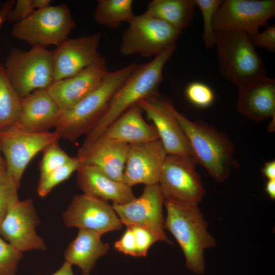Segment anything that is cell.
I'll use <instances>...</instances> for the list:
<instances>
[{
    "label": "cell",
    "instance_id": "21",
    "mask_svg": "<svg viewBox=\"0 0 275 275\" xmlns=\"http://www.w3.org/2000/svg\"><path fill=\"white\" fill-rule=\"evenodd\" d=\"M76 171V184L84 195L118 204L136 198L131 187L113 180L96 166L80 165Z\"/></svg>",
    "mask_w": 275,
    "mask_h": 275
},
{
    "label": "cell",
    "instance_id": "12",
    "mask_svg": "<svg viewBox=\"0 0 275 275\" xmlns=\"http://www.w3.org/2000/svg\"><path fill=\"white\" fill-rule=\"evenodd\" d=\"M274 15V0L222 1L214 17L213 28L215 31L237 30L252 37Z\"/></svg>",
    "mask_w": 275,
    "mask_h": 275
},
{
    "label": "cell",
    "instance_id": "3",
    "mask_svg": "<svg viewBox=\"0 0 275 275\" xmlns=\"http://www.w3.org/2000/svg\"><path fill=\"white\" fill-rule=\"evenodd\" d=\"M167 211L164 228L174 237L185 259L186 268L204 273L205 250L214 247L216 240L208 231V222L198 205L164 200Z\"/></svg>",
    "mask_w": 275,
    "mask_h": 275
},
{
    "label": "cell",
    "instance_id": "35",
    "mask_svg": "<svg viewBox=\"0 0 275 275\" xmlns=\"http://www.w3.org/2000/svg\"><path fill=\"white\" fill-rule=\"evenodd\" d=\"M35 10L32 0H17L9 12L7 21L18 23L29 16Z\"/></svg>",
    "mask_w": 275,
    "mask_h": 275
},
{
    "label": "cell",
    "instance_id": "9",
    "mask_svg": "<svg viewBox=\"0 0 275 275\" xmlns=\"http://www.w3.org/2000/svg\"><path fill=\"white\" fill-rule=\"evenodd\" d=\"M60 139L55 131L34 132L17 124L0 130V150L5 157L6 169L18 187L23 173L34 157Z\"/></svg>",
    "mask_w": 275,
    "mask_h": 275
},
{
    "label": "cell",
    "instance_id": "39",
    "mask_svg": "<svg viewBox=\"0 0 275 275\" xmlns=\"http://www.w3.org/2000/svg\"><path fill=\"white\" fill-rule=\"evenodd\" d=\"M261 173L267 179H275V161L272 160L264 163L261 169Z\"/></svg>",
    "mask_w": 275,
    "mask_h": 275
},
{
    "label": "cell",
    "instance_id": "5",
    "mask_svg": "<svg viewBox=\"0 0 275 275\" xmlns=\"http://www.w3.org/2000/svg\"><path fill=\"white\" fill-rule=\"evenodd\" d=\"M214 46L222 75L239 88L266 76L263 60L246 33L215 31Z\"/></svg>",
    "mask_w": 275,
    "mask_h": 275
},
{
    "label": "cell",
    "instance_id": "20",
    "mask_svg": "<svg viewBox=\"0 0 275 275\" xmlns=\"http://www.w3.org/2000/svg\"><path fill=\"white\" fill-rule=\"evenodd\" d=\"M237 111L245 118L259 122L275 119V80L266 76L239 88Z\"/></svg>",
    "mask_w": 275,
    "mask_h": 275
},
{
    "label": "cell",
    "instance_id": "41",
    "mask_svg": "<svg viewBox=\"0 0 275 275\" xmlns=\"http://www.w3.org/2000/svg\"><path fill=\"white\" fill-rule=\"evenodd\" d=\"M265 191L271 200L275 199V179H268L265 187Z\"/></svg>",
    "mask_w": 275,
    "mask_h": 275
},
{
    "label": "cell",
    "instance_id": "32",
    "mask_svg": "<svg viewBox=\"0 0 275 275\" xmlns=\"http://www.w3.org/2000/svg\"><path fill=\"white\" fill-rule=\"evenodd\" d=\"M23 252L0 237V275H16Z\"/></svg>",
    "mask_w": 275,
    "mask_h": 275
},
{
    "label": "cell",
    "instance_id": "15",
    "mask_svg": "<svg viewBox=\"0 0 275 275\" xmlns=\"http://www.w3.org/2000/svg\"><path fill=\"white\" fill-rule=\"evenodd\" d=\"M39 224L32 200H18L11 207L0 224V235L22 252L46 250L43 239L36 232Z\"/></svg>",
    "mask_w": 275,
    "mask_h": 275
},
{
    "label": "cell",
    "instance_id": "16",
    "mask_svg": "<svg viewBox=\"0 0 275 275\" xmlns=\"http://www.w3.org/2000/svg\"><path fill=\"white\" fill-rule=\"evenodd\" d=\"M101 37L96 33L68 38L57 46L52 50L53 82L76 75L100 58Z\"/></svg>",
    "mask_w": 275,
    "mask_h": 275
},
{
    "label": "cell",
    "instance_id": "25",
    "mask_svg": "<svg viewBox=\"0 0 275 275\" xmlns=\"http://www.w3.org/2000/svg\"><path fill=\"white\" fill-rule=\"evenodd\" d=\"M196 5L194 0H152L145 14L161 19L182 32L191 23Z\"/></svg>",
    "mask_w": 275,
    "mask_h": 275
},
{
    "label": "cell",
    "instance_id": "34",
    "mask_svg": "<svg viewBox=\"0 0 275 275\" xmlns=\"http://www.w3.org/2000/svg\"><path fill=\"white\" fill-rule=\"evenodd\" d=\"M129 227H131L134 235L138 257H146L150 246L159 241L158 238L145 228L135 226Z\"/></svg>",
    "mask_w": 275,
    "mask_h": 275
},
{
    "label": "cell",
    "instance_id": "28",
    "mask_svg": "<svg viewBox=\"0 0 275 275\" xmlns=\"http://www.w3.org/2000/svg\"><path fill=\"white\" fill-rule=\"evenodd\" d=\"M81 165L80 159L76 156L71 160L52 171L42 179H40L37 187L39 196L44 197L57 185L68 179Z\"/></svg>",
    "mask_w": 275,
    "mask_h": 275
},
{
    "label": "cell",
    "instance_id": "2",
    "mask_svg": "<svg viewBox=\"0 0 275 275\" xmlns=\"http://www.w3.org/2000/svg\"><path fill=\"white\" fill-rule=\"evenodd\" d=\"M170 108L180 124L193 154L215 181L222 182L239 164L235 159V146L225 132L201 120L191 121L171 102Z\"/></svg>",
    "mask_w": 275,
    "mask_h": 275
},
{
    "label": "cell",
    "instance_id": "18",
    "mask_svg": "<svg viewBox=\"0 0 275 275\" xmlns=\"http://www.w3.org/2000/svg\"><path fill=\"white\" fill-rule=\"evenodd\" d=\"M108 71L106 59L101 57L76 75L53 81L47 89L61 111H65L93 92Z\"/></svg>",
    "mask_w": 275,
    "mask_h": 275
},
{
    "label": "cell",
    "instance_id": "23",
    "mask_svg": "<svg viewBox=\"0 0 275 275\" xmlns=\"http://www.w3.org/2000/svg\"><path fill=\"white\" fill-rule=\"evenodd\" d=\"M142 111L138 104L132 105L114 121L101 135L128 145L159 140L155 126L145 121Z\"/></svg>",
    "mask_w": 275,
    "mask_h": 275
},
{
    "label": "cell",
    "instance_id": "11",
    "mask_svg": "<svg viewBox=\"0 0 275 275\" xmlns=\"http://www.w3.org/2000/svg\"><path fill=\"white\" fill-rule=\"evenodd\" d=\"M164 198L158 184L145 185L142 194L128 203L112 206L123 225L145 228L159 241L172 244L164 232L162 208Z\"/></svg>",
    "mask_w": 275,
    "mask_h": 275
},
{
    "label": "cell",
    "instance_id": "31",
    "mask_svg": "<svg viewBox=\"0 0 275 275\" xmlns=\"http://www.w3.org/2000/svg\"><path fill=\"white\" fill-rule=\"evenodd\" d=\"M19 187L8 174L6 167L0 169V224L11 207L19 199Z\"/></svg>",
    "mask_w": 275,
    "mask_h": 275
},
{
    "label": "cell",
    "instance_id": "33",
    "mask_svg": "<svg viewBox=\"0 0 275 275\" xmlns=\"http://www.w3.org/2000/svg\"><path fill=\"white\" fill-rule=\"evenodd\" d=\"M187 100L196 107L204 108L210 106L214 100V94L210 87L201 82H193L185 89Z\"/></svg>",
    "mask_w": 275,
    "mask_h": 275
},
{
    "label": "cell",
    "instance_id": "22",
    "mask_svg": "<svg viewBox=\"0 0 275 275\" xmlns=\"http://www.w3.org/2000/svg\"><path fill=\"white\" fill-rule=\"evenodd\" d=\"M61 112L47 89H38L21 98L20 112L16 124L31 131H49L54 127Z\"/></svg>",
    "mask_w": 275,
    "mask_h": 275
},
{
    "label": "cell",
    "instance_id": "38",
    "mask_svg": "<svg viewBox=\"0 0 275 275\" xmlns=\"http://www.w3.org/2000/svg\"><path fill=\"white\" fill-rule=\"evenodd\" d=\"M15 1L7 0L0 6V29L3 23L7 21L8 15L13 7Z\"/></svg>",
    "mask_w": 275,
    "mask_h": 275
},
{
    "label": "cell",
    "instance_id": "30",
    "mask_svg": "<svg viewBox=\"0 0 275 275\" xmlns=\"http://www.w3.org/2000/svg\"><path fill=\"white\" fill-rule=\"evenodd\" d=\"M42 157L39 163L40 178L70 161V156L59 145L58 142L47 146L42 151Z\"/></svg>",
    "mask_w": 275,
    "mask_h": 275
},
{
    "label": "cell",
    "instance_id": "19",
    "mask_svg": "<svg viewBox=\"0 0 275 275\" xmlns=\"http://www.w3.org/2000/svg\"><path fill=\"white\" fill-rule=\"evenodd\" d=\"M129 145L104 135L79 148L76 156L81 165L96 166L114 180L123 182Z\"/></svg>",
    "mask_w": 275,
    "mask_h": 275
},
{
    "label": "cell",
    "instance_id": "14",
    "mask_svg": "<svg viewBox=\"0 0 275 275\" xmlns=\"http://www.w3.org/2000/svg\"><path fill=\"white\" fill-rule=\"evenodd\" d=\"M171 102L157 93L141 100L138 104L153 122L168 155L195 159L186 135L170 108Z\"/></svg>",
    "mask_w": 275,
    "mask_h": 275
},
{
    "label": "cell",
    "instance_id": "17",
    "mask_svg": "<svg viewBox=\"0 0 275 275\" xmlns=\"http://www.w3.org/2000/svg\"><path fill=\"white\" fill-rule=\"evenodd\" d=\"M167 155L159 139L129 145L123 182L131 187L138 184H158Z\"/></svg>",
    "mask_w": 275,
    "mask_h": 275
},
{
    "label": "cell",
    "instance_id": "40",
    "mask_svg": "<svg viewBox=\"0 0 275 275\" xmlns=\"http://www.w3.org/2000/svg\"><path fill=\"white\" fill-rule=\"evenodd\" d=\"M72 266L69 263L65 261L62 266L51 275H74Z\"/></svg>",
    "mask_w": 275,
    "mask_h": 275
},
{
    "label": "cell",
    "instance_id": "37",
    "mask_svg": "<svg viewBox=\"0 0 275 275\" xmlns=\"http://www.w3.org/2000/svg\"><path fill=\"white\" fill-rule=\"evenodd\" d=\"M254 45L263 48L269 51H275V26H268L262 32H257L250 37Z\"/></svg>",
    "mask_w": 275,
    "mask_h": 275
},
{
    "label": "cell",
    "instance_id": "43",
    "mask_svg": "<svg viewBox=\"0 0 275 275\" xmlns=\"http://www.w3.org/2000/svg\"><path fill=\"white\" fill-rule=\"evenodd\" d=\"M5 167H6L5 160L2 157L0 154V169Z\"/></svg>",
    "mask_w": 275,
    "mask_h": 275
},
{
    "label": "cell",
    "instance_id": "29",
    "mask_svg": "<svg viewBox=\"0 0 275 275\" xmlns=\"http://www.w3.org/2000/svg\"><path fill=\"white\" fill-rule=\"evenodd\" d=\"M200 9L203 21L202 39L205 47L209 49L214 46L215 31L213 20L216 12L220 6L221 0H194Z\"/></svg>",
    "mask_w": 275,
    "mask_h": 275
},
{
    "label": "cell",
    "instance_id": "10",
    "mask_svg": "<svg viewBox=\"0 0 275 275\" xmlns=\"http://www.w3.org/2000/svg\"><path fill=\"white\" fill-rule=\"evenodd\" d=\"M197 163L192 158L167 155L158 183L164 200L198 205L205 190L196 170Z\"/></svg>",
    "mask_w": 275,
    "mask_h": 275
},
{
    "label": "cell",
    "instance_id": "13",
    "mask_svg": "<svg viewBox=\"0 0 275 275\" xmlns=\"http://www.w3.org/2000/svg\"><path fill=\"white\" fill-rule=\"evenodd\" d=\"M64 225L89 229L103 235L122 229L123 224L112 205L99 198L75 195L62 214Z\"/></svg>",
    "mask_w": 275,
    "mask_h": 275
},
{
    "label": "cell",
    "instance_id": "4",
    "mask_svg": "<svg viewBox=\"0 0 275 275\" xmlns=\"http://www.w3.org/2000/svg\"><path fill=\"white\" fill-rule=\"evenodd\" d=\"M137 65L132 63L108 71L93 92L70 109L62 111L54 126L61 138L76 143L79 137L87 134L105 112L114 94Z\"/></svg>",
    "mask_w": 275,
    "mask_h": 275
},
{
    "label": "cell",
    "instance_id": "8",
    "mask_svg": "<svg viewBox=\"0 0 275 275\" xmlns=\"http://www.w3.org/2000/svg\"><path fill=\"white\" fill-rule=\"evenodd\" d=\"M181 32L158 18L144 13L135 15L122 34L120 53L155 58L175 45Z\"/></svg>",
    "mask_w": 275,
    "mask_h": 275
},
{
    "label": "cell",
    "instance_id": "26",
    "mask_svg": "<svg viewBox=\"0 0 275 275\" xmlns=\"http://www.w3.org/2000/svg\"><path fill=\"white\" fill-rule=\"evenodd\" d=\"M132 0H98L93 13L96 23L117 30L123 22L129 23L134 17Z\"/></svg>",
    "mask_w": 275,
    "mask_h": 275
},
{
    "label": "cell",
    "instance_id": "42",
    "mask_svg": "<svg viewBox=\"0 0 275 275\" xmlns=\"http://www.w3.org/2000/svg\"><path fill=\"white\" fill-rule=\"evenodd\" d=\"M33 6L35 10H40L50 6V0H32Z\"/></svg>",
    "mask_w": 275,
    "mask_h": 275
},
{
    "label": "cell",
    "instance_id": "24",
    "mask_svg": "<svg viewBox=\"0 0 275 275\" xmlns=\"http://www.w3.org/2000/svg\"><path fill=\"white\" fill-rule=\"evenodd\" d=\"M102 234L89 229H79L76 238L64 253L65 261L77 266L82 275H90L98 259L107 254L110 246L101 240Z\"/></svg>",
    "mask_w": 275,
    "mask_h": 275
},
{
    "label": "cell",
    "instance_id": "27",
    "mask_svg": "<svg viewBox=\"0 0 275 275\" xmlns=\"http://www.w3.org/2000/svg\"><path fill=\"white\" fill-rule=\"evenodd\" d=\"M19 96L0 62V130L16 124L21 109Z\"/></svg>",
    "mask_w": 275,
    "mask_h": 275
},
{
    "label": "cell",
    "instance_id": "7",
    "mask_svg": "<svg viewBox=\"0 0 275 275\" xmlns=\"http://www.w3.org/2000/svg\"><path fill=\"white\" fill-rule=\"evenodd\" d=\"M75 22L66 4L34 10L13 26L11 33L15 39L32 46H56L69 38Z\"/></svg>",
    "mask_w": 275,
    "mask_h": 275
},
{
    "label": "cell",
    "instance_id": "36",
    "mask_svg": "<svg viewBox=\"0 0 275 275\" xmlns=\"http://www.w3.org/2000/svg\"><path fill=\"white\" fill-rule=\"evenodd\" d=\"M114 247L125 255L138 257L134 235L130 227H127L121 237L115 242Z\"/></svg>",
    "mask_w": 275,
    "mask_h": 275
},
{
    "label": "cell",
    "instance_id": "1",
    "mask_svg": "<svg viewBox=\"0 0 275 275\" xmlns=\"http://www.w3.org/2000/svg\"><path fill=\"white\" fill-rule=\"evenodd\" d=\"M176 45L171 46L147 63L138 64L117 90L99 120L86 135L82 144L87 146L100 136L119 117L142 99L156 94L162 79L164 66L171 57Z\"/></svg>",
    "mask_w": 275,
    "mask_h": 275
},
{
    "label": "cell",
    "instance_id": "6",
    "mask_svg": "<svg viewBox=\"0 0 275 275\" xmlns=\"http://www.w3.org/2000/svg\"><path fill=\"white\" fill-rule=\"evenodd\" d=\"M4 65L7 76L21 98L53 82L52 50L32 46L24 51L12 48Z\"/></svg>",
    "mask_w": 275,
    "mask_h": 275
}]
</instances>
